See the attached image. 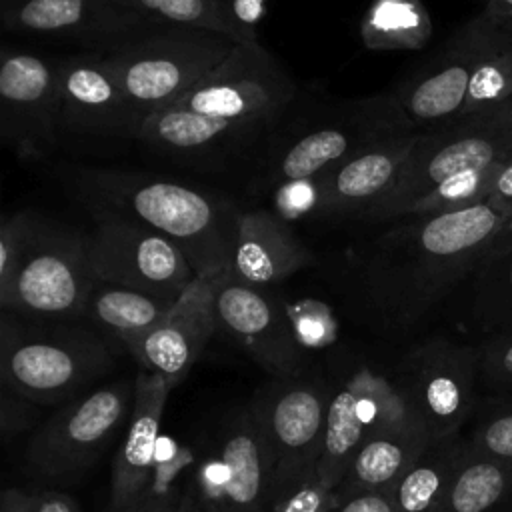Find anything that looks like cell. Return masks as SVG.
I'll return each instance as SVG.
<instances>
[{
  "label": "cell",
  "mask_w": 512,
  "mask_h": 512,
  "mask_svg": "<svg viewBox=\"0 0 512 512\" xmlns=\"http://www.w3.org/2000/svg\"><path fill=\"white\" fill-rule=\"evenodd\" d=\"M134 408L124 442L116 454L108 512H134L142 502L156 470L160 426L172 386L158 374L138 370Z\"/></svg>",
  "instance_id": "7402d4cb"
},
{
  "label": "cell",
  "mask_w": 512,
  "mask_h": 512,
  "mask_svg": "<svg viewBox=\"0 0 512 512\" xmlns=\"http://www.w3.org/2000/svg\"><path fill=\"white\" fill-rule=\"evenodd\" d=\"M478 48L476 18L460 26L440 54L390 92L414 132L440 128L460 118Z\"/></svg>",
  "instance_id": "ffe728a7"
},
{
  "label": "cell",
  "mask_w": 512,
  "mask_h": 512,
  "mask_svg": "<svg viewBox=\"0 0 512 512\" xmlns=\"http://www.w3.org/2000/svg\"><path fill=\"white\" fill-rule=\"evenodd\" d=\"M476 350L482 396H512V326L490 332Z\"/></svg>",
  "instance_id": "d6a6232c"
},
{
  "label": "cell",
  "mask_w": 512,
  "mask_h": 512,
  "mask_svg": "<svg viewBox=\"0 0 512 512\" xmlns=\"http://www.w3.org/2000/svg\"><path fill=\"white\" fill-rule=\"evenodd\" d=\"M512 152V136L486 118H464L420 132L418 142L388 194L360 214L364 222L398 220L402 210L444 180L472 168H486Z\"/></svg>",
  "instance_id": "7c38bea8"
},
{
  "label": "cell",
  "mask_w": 512,
  "mask_h": 512,
  "mask_svg": "<svg viewBox=\"0 0 512 512\" xmlns=\"http://www.w3.org/2000/svg\"><path fill=\"white\" fill-rule=\"evenodd\" d=\"M382 432L430 436L396 372L358 370L330 396L318 476L338 486L358 448Z\"/></svg>",
  "instance_id": "8fae6325"
},
{
  "label": "cell",
  "mask_w": 512,
  "mask_h": 512,
  "mask_svg": "<svg viewBox=\"0 0 512 512\" xmlns=\"http://www.w3.org/2000/svg\"><path fill=\"white\" fill-rule=\"evenodd\" d=\"M30 512H82L76 500L58 490H34L30 492Z\"/></svg>",
  "instance_id": "7bdbcfd3"
},
{
  "label": "cell",
  "mask_w": 512,
  "mask_h": 512,
  "mask_svg": "<svg viewBox=\"0 0 512 512\" xmlns=\"http://www.w3.org/2000/svg\"><path fill=\"white\" fill-rule=\"evenodd\" d=\"M74 186L92 208L138 220L172 240L196 276L228 270L238 210L226 202L176 180L126 170H76Z\"/></svg>",
  "instance_id": "7a4b0ae2"
},
{
  "label": "cell",
  "mask_w": 512,
  "mask_h": 512,
  "mask_svg": "<svg viewBox=\"0 0 512 512\" xmlns=\"http://www.w3.org/2000/svg\"><path fill=\"white\" fill-rule=\"evenodd\" d=\"M234 46L236 42L220 32L164 26L106 58L144 124L152 114L184 98Z\"/></svg>",
  "instance_id": "5b68a950"
},
{
  "label": "cell",
  "mask_w": 512,
  "mask_h": 512,
  "mask_svg": "<svg viewBox=\"0 0 512 512\" xmlns=\"http://www.w3.org/2000/svg\"><path fill=\"white\" fill-rule=\"evenodd\" d=\"M488 200L506 214L512 212V152L498 160L496 172L490 184Z\"/></svg>",
  "instance_id": "b9f144b4"
},
{
  "label": "cell",
  "mask_w": 512,
  "mask_h": 512,
  "mask_svg": "<svg viewBox=\"0 0 512 512\" xmlns=\"http://www.w3.org/2000/svg\"><path fill=\"white\" fill-rule=\"evenodd\" d=\"M182 488L184 486L170 488L166 482H158L154 474L142 502L136 506L134 512H178Z\"/></svg>",
  "instance_id": "ab89813d"
},
{
  "label": "cell",
  "mask_w": 512,
  "mask_h": 512,
  "mask_svg": "<svg viewBox=\"0 0 512 512\" xmlns=\"http://www.w3.org/2000/svg\"><path fill=\"white\" fill-rule=\"evenodd\" d=\"M0 16L10 32L72 42L104 56L170 26L122 0H0Z\"/></svg>",
  "instance_id": "5bb4252c"
},
{
  "label": "cell",
  "mask_w": 512,
  "mask_h": 512,
  "mask_svg": "<svg viewBox=\"0 0 512 512\" xmlns=\"http://www.w3.org/2000/svg\"><path fill=\"white\" fill-rule=\"evenodd\" d=\"M226 272L196 276L166 318L128 346L126 352L138 362L140 370L162 376L172 390L188 376L218 330L214 298Z\"/></svg>",
  "instance_id": "ac0fdd59"
},
{
  "label": "cell",
  "mask_w": 512,
  "mask_h": 512,
  "mask_svg": "<svg viewBox=\"0 0 512 512\" xmlns=\"http://www.w3.org/2000/svg\"><path fill=\"white\" fill-rule=\"evenodd\" d=\"M126 6L170 26L212 30L228 36V28L210 0H122Z\"/></svg>",
  "instance_id": "836d02e7"
},
{
  "label": "cell",
  "mask_w": 512,
  "mask_h": 512,
  "mask_svg": "<svg viewBox=\"0 0 512 512\" xmlns=\"http://www.w3.org/2000/svg\"><path fill=\"white\" fill-rule=\"evenodd\" d=\"M236 44L254 46L258 42V22L266 0H210Z\"/></svg>",
  "instance_id": "8d00e7d4"
},
{
  "label": "cell",
  "mask_w": 512,
  "mask_h": 512,
  "mask_svg": "<svg viewBox=\"0 0 512 512\" xmlns=\"http://www.w3.org/2000/svg\"><path fill=\"white\" fill-rule=\"evenodd\" d=\"M478 2H486V0H478Z\"/></svg>",
  "instance_id": "681fc988"
},
{
  "label": "cell",
  "mask_w": 512,
  "mask_h": 512,
  "mask_svg": "<svg viewBox=\"0 0 512 512\" xmlns=\"http://www.w3.org/2000/svg\"><path fill=\"white\" fill-rule=\"evenodd\" d=\"M272 466L250 404L232 410L196 448L178 512H272Z\"/></svg>",
  "instance_id": "277c9868"
},
{
  "label": "cell",
  "mask_w": 512,
  "mask_h": 512,
  "mask_svg": "<svg viewBox=\"0 0 512 512\" xmlns=\"http://www.w3.org/2000/svg\"><path fill=\"white\" fill-rule=\"evenodd\" d=\"M474 314L490 332L512 326V252L476 268Z\"/></svg>",
  "instance_id": "f546056e"
},
{
  "label": "cell",
  "mask_w": 512,
  "mask_h": 512,
  "mask_svg": "<svg viewBox=\"0 0 512 512\" xmlns=\"http://www.w3.org/2000/svg\"><path fill=\"white\" fill-rule=\"evenodd\" d=\"M466 448L460 434L432 440L392 488L398 512H438Z\"/></svg>",
  "instance_id": "83f0119b"
},
{
  "label": "cell",
  "mask_w": 512,
  "mask_h": 512,
  "mask_svg": "<svg viewBox=\"0 0 512 512\" xmlns=\"http://www.w3.org/2000/svg\"><path fill=\"white\" fill-rule=\"evenodd\" d=\"M420 132L380 138L320 174L318 218L358 216L398 182Z\"/></svg>",
  "instance_id": "44dd1931"
},
{
  "label": "cell",
  "mask_w": 512,
  "mask_h": 512,
  "mask_svg": "<svg viewBox=\"0 0 512 512\" xmlns=\"http://www.w3.org/2000/svg\"><path fill=\"white\" fill-rule=\"evenodd\" d=\"M94 286L88 234L40 216L12 286L0 294V308L32 320H76Z\"/></svg>",
  "instance_id": "52a82bcc"
},
{
  "label": "cell",
  "mask_w": 512,
  "mask_h": 512,
  "mask_svg": "<svg viewBox=\"0 0 512 512\" xmlns=\"http://www.w3.org/2000/svg\"><path fill=\"white\" fill-rule=\"evenodd\" d=\"M314 264L290 224L272 210L256 208L236 214L228 274L248 286L266 288Z\"/></svg>",
  "instance_id": "603a6c76"
},
{
  "label": "cell",
  "mask_w": 512,
  "mask_h": 512,
  "mask_svg": "<svg viewBox=\"0 0 512 512\" xmlns=\"http://www.w3.org/2000/svg\"><path fill=\"white\" fill-rule=\"evenodd\" d=\"M474 18L478 48L458 120L486 118L512 98V24L490 20L484 14Z\"/></svg>",
  "instance_id": "d4e9b609"
},
{
  "label": "cell",
  "mask_w": 512,
  "mask_h": 512,
  "mask_svg": "<svg viewBox=\"0 0 512 512\" xmlns=\"http://www.w3.org/2000/svg\"><path fill=\"white\" fill-rule=\"evenodd\" d=\"M90 262L96 282L118 284L166 300H178L196 278L184 252L150 226L96 210Z\"/></svg>",
  "instance_id": "4fadbf2b"
},
{
  "label": "cell",
  "mask_w": 512,
  "mask_h": 512,
  "mask_svg": "<svg viewBox=\"0 0 512 512\" xmlns=\"http://www.w3.org/2000/svg\"><path fill=\"white\" fill-rule=\"evenodd\" d=\"M506 512H512V508H508V510H506Z\"/></svg>",
  "instance_id": "c3c4849f"
},
{
  "label": "cell",
  "mask_w": 512,
  "mask_h": 512,
  "mask_svg": "<svg viewBox=\"0 0 512 512\" xmlns=\"http://www.w3.org/2000/svg\"><path fill=\"white\" fill-rule=\"evenodd\" d=\"M472 418L468 446L512 462V396H480Z\"/></svg>",
  "instance_id": "1f68e13d"
},
{
  "label": "cell",
  "mask_w": 512,
  "mask_h": 512,
  "mask_svg": "<svg viewBox=\"0 0 512 512\" xmlns=\"http://www.w3.org/2000/svg\"><path fill=\"white\" fill-rule=\"evenodd\" d=\"M332 392L330 384L308 374L272 376L250 402L272 466L274 504L316 470Z\"/></svg>",
  "instance_id": "9c48e42d"
},
{
  "label": "cell",
  "mask_w": 512,
  "mask_h": 512,
  "mask_svg": "<svg viewBox=\"0 0 512 512\" xmlns=\"http://www.w3.org/2000/svg\"><path fill=\"white\" fill-rule=\"evenodd\" d=\"M396 374L432 440L460 434L478 404V350L446 338L414 346Z\"/></svg>",
  "instance_id": "9a60e30c"
},
{
  "label": "cell",
  "mask_w": 512,
  "mask_h": 512,
  "mask_svg": "<svg viewBox=\"0 0 512 512\" xmlns=\"http://www.w3.org/2000/svg\"><path fill=\"white\" fill-rule=\"evenodd\" d=\"M218 330L226 332L274 378L306 374V352L280 302L266 290L242 284L228 272L216 288Z\"/></svg>",
  "instance_id": "e0dca14e"
},
{
  "label": "cell",
  "mask_w": 512,
  "mask_h": 512,
  "mask_svg": "<svg viewBox=\"0 0 512 512\" xmlns=\"http://www.w3.org/2000/svg\"><path fill=\"white\" fill-rule=\"evenodd\" d=\"M332 512H398L392 490L380 492H362L350 498H344Z\"/></svg>",
  "instance_id": "60d3db41"
},
{
  "label": "cell",
  "mask_w": 512,
  "mask_h": 512,
  "mask_svg": "<svg viewBox=\"0 0 512 512\" xmlns=\"http://www.w3.org/2000/svg\"><path fill=\"white\" fill-rule=\"evenodd\" d=\"M134 396L136 380H116L70 400L30 438V470L46 480H70L86 472L130 418Z\"/></svg>",
  "instance_id": "30bf717a"
},
{
  "label": "cell",
  "mask_w": 512,
  "mask_h": 512,
  "mask_svg": "<svg viewBox=\"0 0 512 512\" xmlns=\"http://www.w3.org/2000/svg\"><path fill=\"white\" fill-rule=\"evenodd\" d=\"M0 512H30V492L8 488L0 500Z\"/></svg>",
  "instance_id": "f6af8a7d"
},
{
  "label": "cell",
  "mask_w": 512,
  "mask_h": 512,
  "mask_svg": "<svg viewBox=\"0 0 512 512\" xmlns=\"http://www.w3.org/2000/svg\"><path fill=\"white\" fill-rule=\"evenodd\" d=\"M36 404L16 396L14 392L2 388V410H0V424H2V432L14 434V432H22L26 430L38 414Z\"/></svg>",
  "instance_id": "f35d334b"
},
{
  "label": "cell",
  "mask_w": 512,
  "mask_h": 512,
  "mask_svg": "<svg viewBox=\"0 0 512 512\" xmlns=\"http://www.w3.org/2000/svg\"><path fill=\"white\" fill-rule=\"evenodd\" d=\"M272 192L276 196V208L272 212H276L286 222L290 218H300L304 214H314V216L318 214L320 176L286 182L276 186Z\"/></svg>",
  "instance_id": "74e56055"
},
{
  "label": "cell",
  "mask_w": 512,
  "mask_h": 512,
  "mask_svg": "<svg viewBox=\"0 0 512 512\" xmlns=\"http://www.w3.org/2000/svg\"><path fill=\"white\" fill-rule=\"evenodd\" d=\"M430 442L432 438L420 432H382L368 438L336 486L340 498L392 490Z\"/></svg>",
  "instance_id": "484cf974"
},
{
  "label": "cell",
  "mask_w": 512,
  "mask_h": 512,
  "mask_svg": "<svg viewBox=\"0 0 512 512\" xmlns=\"http://www.w3.org/2000/svg\"><path fill=\"white\" fill-rule=\"evenodd\" d=\"M298 94L294 78L260 44H236L176 106L256 134L272 128Z\"/></svg>",
  "instance_id": "ba28073f"
},
{
  "label": "cell",
  "mask_w": 512,
  "mask_h": 512,
  "mask_svg": "<svg viewBox=\"0 0 512 512\" xmlns=\"http://www.w3.org/2000/svg\"><path fill=\"white\" fill-rule=\"evenodd\" d=\"M504 216V210L484 200L460 210L402 218L360 256L366 294L396 320H416L476 272Z\"/></svg>",
  "instance_id": "6da1fadb"
},
{
  "label": "cell",
  "mask_w": 512,
  "mask_h": 512,
  "mask_svg": "<svg viewBox=\"0 0 512 512\" xmlns=\"http://www.w3.org/2000/svg\"><path fill=\"white\" fill-rule=\"evenodd\" d=\"M512 508V462L472 450L464 454L438 512H506Z\"/></svg>",
  "instance_id": "4316f807"
},
{
  "label": "cell",
  "mask_w": 512,
  "mask_h": 512,
  "mask_svg": "<svg viewBox=\"0 0 512 512\" xmlns=\"http://www.w3.org/2000/svg\"><path fill=\"white\" fill-rule=\"evenodd\" d=\"M60 128L104 138H138L142 120L104 54L80 52L62 58Z\"/></svg>",
  "instance_id": "d6986e66"
},
{
  "label": "cell",
  "mask_w": 512,
  "mask_h": 512,
  "mask_svg": "<svg viewBox=\"0 0 512 512\" xmlns=\"http://www.w3.org/2000/svg\"><path fill=\"white\" fill-rule=\"evenodd\" d=\"M480 14L496 22L512 24V0H486Z\"/></svg>",
  "instance_id": "bcb514c9"
},
{
  "label": "cell",
  "mask_w": 512,
  "mask_h": 512,
  "mask_svg": "<svg viewBox=\"0 0 512 512\" xmlns=\"http://www.w3.org/2000/svg\"><path fill=\"white\" fill-rule=\"evenodd\" d=\"M486 120H490L504 134L512 136V98L508 102H504L494 114L486 116Z\"/></svg>",
  "instance_id": "7dc6e473"
},
{
  "label": "cell",
  "mask_w": 512,
  "mask_h": 512,
  "mask_svg": "<svg viewBox=\"0 0 512 512\" xmlns=\"http://www.w3.org/2000/svg\"><path fill=\"white\" fill-rule=\"evenodd\" d=\"M510 252H512V212L504 216V220H502V224H500V228H498V232H496V236H494V240H492V244H490L482 262L496 260V258H500L504 254H510Z\"/></svg>",
  "instance_id": "ee69618b"
},
{
  "label": "cell",
  "mask_w": 512,
  "mask_h": 512,
  "mask_svg": "<svg viewBox=\"0 0 512 512\" xmlns=\"http://www.w3.org/2000/svg\"><path fill=\"white\" fill-rule=\"evenodd\" d=\"M40 216L30 210L6 214L0 224V294H4L22 264Z\"/></svg>",
  "instance_id": "e575fe53"
},
{
  "label": "cell",
  "mask_w": 512,
  "mask_h": 512,
  "mask_svg": "<svg viewBox=\"0 0 512 512\" xmlns=\"http://www.w3.org/2000/svg\"><path fill=\"white\" fill-rule=\"evenodd\" d=\"M176 300H166L134 288L96 282L82 318L124 350L156 328Z\"/></svg>",
  "instance_id": "cb8c5ba5"
},
{
  "label": "cell",
  "mask_w": 512,
  "mask_h": 512,
  "mask_svg": "<svg viewBox=\"0 0 512 512\" xmlns=\"http://www.w3.org/2000/svg\"><path fill=\"white\" fill-rule=\"evenodd\" d=\"M92 328L2 312V388L36 406L62 404L88 392L116 364L112 340Z\"/></svg>",
  "instance_id": "3957f363"
},
{
  "label": "cell",
  "mask_w": 512,
  "mask_h": 512,
  "mask_svg": "<svg viewBox=\"0 0 512 512\" xmlns=\"http://www.w3.org/2000/svg\"><path fill=\"white\" fill-rule=\"evenodd\" d=\"M432 38V18L422 0H374L360 20L368 50H422Z\"/></svg>",
  "instance_id": "f1b7e54d"
},
{
  "label": "cell",
  "mask_w": 512,
  "mask_h": 512,
  "mask_svg": "<svg viewBox=\"0 0 512 512\" xmlns=\"http://www.w3.org/2000/svg\"><path fill=\"white\" fill-rule=\"evenodd\" d=\"M342 502L334 484L322 480L314 470L292 488H288L274 504L272 512H332Z\"/></svg>",
  "instance_id": "d590c367"
},
{
  "label": "cell",
  "mask_w": 512,
  "mask_h": 512,
  "mask_svg": "<svg viewBox=\"0 0 512 512\" xmlns=\"http://www.w3.org/2000/svg\"><path fill=\"white\" fill-rule=\"evenodd\" d=\"M400 132H414L390 92L354 100L330 118L304 126L270 146L258 172V190L324 174L360 148Z\"/></svg>",
  "instance_id": "8992f818"
},
{
  "label": "cell",
  "mask_w": 512,
  "mask_h": 512,
  "mask_svg": "<svg viewBox=\"0 0 512 512\" xmlns=\"http://www.w3.org/2000/svg\"><path fill=\"white\" fill-rule=\"evenodd\" d=\"M498 164V162H496ZM496 164L486 166V168H472L464 170L442 184H438L434 190L428 194L420 196L412 204H408L400 218H410V216H424V214H440V212H450V210H460L474 206L478 202L488 200L490 184L496 172Z\"/></svg>",
  "instance_id": "4dcf8cb0"
},
{
  "label": "cell",
  "mask_w": 512,
  "mask_h": 512,
  "mask_svg": "<svg viewBox=\"0 0 512 512\" xmlns=\"http://www.w3.org/2000/svg\"><path fill=\"white\" fill-rule=\"evenodd\" d=\"M62 58L4 48L0 56V136L24 160L56 144L60 128Z\"/></svg>",
  "instance_id": "2e32d148"
}]
</instances>
